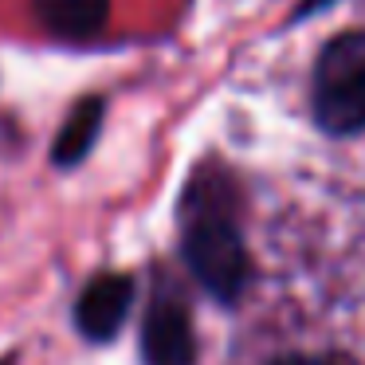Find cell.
<instances>
[{"label": "cell", "mask_w": 365, "mask_h": 365, "mask_svg": "<svg viewBox=\"0 0 365 365\" xmlns=\"http://www.w3.org/2000/svg\"><path fill=\"white\" fill-rule=\"evenodd\" d=\"M271 365H334L330 357H310V354H287V357H279V361H271Z\"/></svg>", "instance_id": "7"}, {"label": "cell", "mask_w": 365, "mask_h": 365, "mask_svg": "<svg viewBox=\"0 0 365 365\" xmlns=\"http://www.w3.org/2000/svg\"><path fill=\"white\" fill-rule=\"evenodd\" d=\"M322 4H330V0H302V4H299V16H310V12H318Z\"/></svg>", "instance_id": "8"}, {"label": "cell", "mask_w": 365, "mask_h": 365, "mask_svg": "<svg viewBox=\"0 0 365 365\" xmlns=\"http://www.w3.org/2000/svg\"><path fill=\"white\" fill-rule=\"evenodd\" d=\"M142 361L145 365H192L197 361V334L189 310L169 294H158L142 326Z\"/></svg>", "instance_id": "3"}, {"label": "cell", "mask_w": 365, "mask_h": 365, "mask_svg": "<svg viewBox=\"0 0 365 365\" xmlns=\"http://www.w3.org/2000/svg\"><path fill=\"white\" fill-rule=\"evenodd\" d=\"M181 252L197 283L212 299L236 302L244 294L252 259H247L236 220V189H232V177L224 169L205 165L185 189Z\"/></svg>", "instance_id": "1"}, {"label": "cell", "mask_w": 365, "mask_h": 365, "mask_svg": "<svg viewBox=\"0 0 365 365\" xmlns=\"http://www.w3.org/2000/svg\"><path fill=\"white\" fill-rule=\"evenodd\" d=\"M103 118H106V103H103V98H83V103L71 110V118L59 126L56 145H51V161H56L59 169L79 165V161L95 150L98 130H103Z\"/></svg>", "instance_id": "6"}, {"label": "cell", "mask_w": 365, "mask_h": 365, "mask_svg": "<svg viewBox=\"0 0 365 365\" xmlns=\"http://www.w3.org/2000/svg\"><path fill=\"white\" fill-rule=\"evenodd\" d=\"M310 103L326 134L349 138L365 130V32H341L322 48Z\"/></svg>", "instance_id": "2"}, {"label": "cell", "mask_w": 365, "mask_h": 365, "mask_svg": "<svg viewBox=\"0 0 365 365\" xmlns=\"http://www.w3.org/2000/svg\"><path fill=\"white\" fill-rule=\"evenodd\" d=\"M134 302V279L130 275H98L87 283V291L75 302V326L87 334L91 341H110L122 330Z\"/></svg>", "instance_id": "4"}, {"label": "cell", "mask_w": 365, "mask_h": 365, "mask_svg": "<svg viewBox=\"0 0 365 365\" xmlns=\"http://www.w3.org/2000/svg\"><path fill=\"white\" fill-rule=\"evenodd\" d=\"M0 365H12V361H0Z\"/></svg>", "instance_id": "9"}, {"label": "cell", "mask_w": 365, "mask_h": 365, "mask_svg": "<svg viewBox=\"0 0 365 365\" xmlns=\"http://www.w3.org/2000/svg\"><path fill=\"white\" fill-rule=\"evenodd\" d=\"M40 24L59 40H95L110 20V0H32Z\"/></svg>", "instance_id": "5"}]
</instances>
